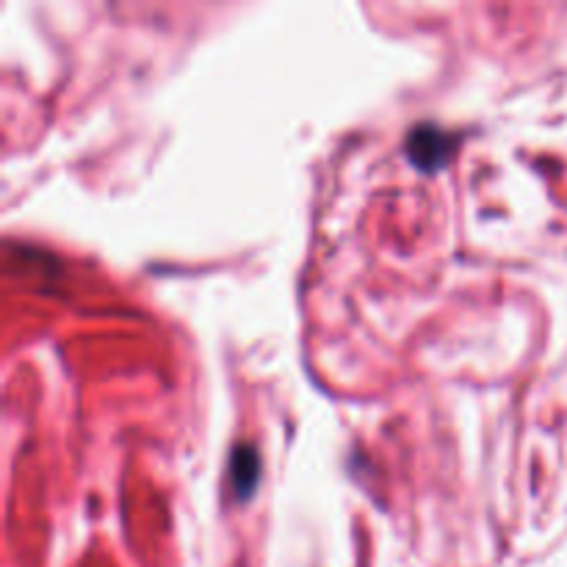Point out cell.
I'll list each match as a JSON object with an SVG mask.
<instances>
[{
    "label": "cell",
    "instance_id": "1",
    "mask_svg": "<svg viewBox=\"0 0 567 567\" xmlns=\"http://www.w3.org/2000/svg\"><path fill=\"white\" fill-rule=\"evenodd\" d=\"M452 147H454V138L449 136L446 131H441V127H435V125L415 127V131L410 133V138H408L410 161H413L415 166H421V169H426V172L437 169V166H441L443 161L449 158Z\"/></svg>",
    "mask_w": 567,
    "mask_h": 567
},
{
    "label": "cell",
    "instance_id": "2",
    "mask_svg": "<svg viewBox=\"0 0 567 567\" xmlns=\"http://www.w3.org/2000/svg\"><path fill=\"white\" fill-rule=\"evenodd\" d=\"M233 476H236L238 496H249L252 487L258 485V476H260V460L255 449L249 446L238 449L236 460H233Z\"/></svg>",
    "mask_w": 567,
    "mask_h": 567
}]
</instances>
